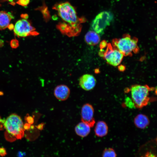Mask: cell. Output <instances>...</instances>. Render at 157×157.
Returning <instances> with one entry per match:
<instances>
[{
	"label": "cell",
	"instance_id": "cell-1",
	"mask_svg": "<svg viewBox=\"0 0 157 157\" xmlns=\"http://www.w3.org/2000/svg\"><path fill=\"white\" fill-rule=\"evenodd\" d=\"M53 9L57 11L59 16L65 24L81 28V24L85 20L77 16L75 8L69 2H65L55 4Z\"/></svg>",
	"mask_w": 157,
	"mask_h": 157
},
{
	"label": "cell",
	"instance_id": "cell-2",
	"mask_svg": "<svg viewBox=\"0 0 157 157\" xmlns=\"http://www.w3.org/2000/svg\"><path fill=\"white\" fill-rule=\"evenodd\" d=\"M138 42V38L135 37L132 38L129 34H126L122 38L113 39L112 45L124 56H131L133 53H136L139 51Z\"/></svg>",
	"mask_w": 157,
	"mask_h": 157
},
{
	"label": "cell",
	"instance_id": "cell-3",
	"mask_svg": "<svg viewBox=\"0 0 157 157\" xmlns=\"http://www.w3.org/2000/svg\"><path fill=\"white\" fill-rule=\"evenodd\" d=\"M147 85H135L131 88V99L135 107L140 108L147 105L149 100V92L153 89Z\"/></svg>",
	"mask_w": 157,
	"mask_h": 157
},
{
	"label": "cell",
	"instance_id": "cell-4",
	"mask_svg": "<svg viewBox=\"0 0 157 157\" xmlns=\"http://www.w3.org/2000/svg\"><path fill=\"white\" fill-rule=\"evenodd\" d=\"M23 125L21 117L13 113L7 118L4 123V126L8 133L17 139H21L24 135Z\"/></svg>",
	"mask_w": 157,
	"mask_h": 157
},
{
	"label": "cell",
	"instance_id": "cell-5",
	"mask_svg": "<svg viewBox=\"0 0 157 157\" xmlns=\"http://www.w3.org/2000/svg\"><path fill=\"white\" fill-rule=\"evenodd\" d=\"M113 15L109 11H104L99 13L92 21L91 28L98 34H102L106 27L113 20Z\"/></svg>",
	"mask_w": 157,
	"mask_h": 157
},
{
	"label": "cell",
	"instance_id": "cell-6",
	"mask_svg": "<svg viewBox=\"0 0 157 157\" xmlns=\"http://www.w3.org/2000/svg\"><path fill=\"white\" fill-rule=\"evenodd\" d=\"M15 35L18 37H25L30 35H37L39 33L26 19H24L18 21L13 29Z\"/></svg>",
	"mask_w": 157,
	"mask_h": 157
},
{
	"label": "cell",
	"instance_id": "cell-7",
	"mask_svg": "<svg viewBox=\"0 0 157 157\" xmlns=\"http://www.w3.org/2000/svg\"><path fill=\"white\" fill-rule=\"evenodd\" d=\"M103 56L108 63L116 66L121 63L124 56L117 49L109 43L107 44Z\"/></svg>",
	"mask_w": 157,
	"mask_h": 157
},
{
	"label": "cell",
	"instance_id": "cell-8",
	"mask_svg": "<svg viewBox=\"0 0 157 157\" xmlns=\"http://www.w3.org/2000/svg\"><path fill=\"white\" fill-rule=\"evenodd\" d=\"M94 114V109L91 105L87 103L83 106L81 111V121L88 124L91 127L93 126L95 122Z\"/></svg>",
	"mask_w": 157,
	"mask_h": 157
},
{
	"label": "cell",
	"instance_id": "cell-9",
	"mask_svg": "<svg viewBox=\"0 0 157 157\" xmlns=\"http://www.w3.org/2000/svg\"><path fill=\"white\" fill-rule=\"evenodd\" d=\"M96 79L92 75L85 74L82 75L79 78V84L83 89L89 91L93 89L95 86Z\"/></svg>",
	"mask_w": 157,
	"mask_h": 157
},
{
	"label": "cell",
	"instance_id": "cell-10",
	"mask_svg": "<svg viewBox=\"0 0 157 157\" xmlns=\"http://www.w3.org/2000/svg\"><path fill=\"white\" fill-rule=\"evenodd\" d=\"M70 90L69 88L65 85H57L54 90V94L55 97L60 101L66 100L69 97Z\"/></svg>",
	"mask_w": 157,
	"mask_h": 157
},
{
	"label": "cell",
	"instance_id": "cell-11",
	"mask_svg": "<svg viewBox=\"0 0 157 157\" xmlns=\"http://www.w3.org/2000/svg\"><path fill=\"white\" fill-rule=\"evenodd\" d=\"M90 127L88 124L82 121L76 126L75 131L78 135L82 137H84L90 133Z\"/></svg>",
	"mask_w": 157,
	"mask_h": 157
},
{
	"label": "cell",
	"instance_id": "cell-12",
	"mask_svg": "<svg viewBox=\"0 0 157 157\" xmlns=\"http://www.w3.org/2000/svg\"><path fill=\"white\" fill-rule=\"evenodd\" d=\"M85 40L88 45L95 46L100 42V38L97 33L93 31H90L85 35Z\"/></svg>",
	"mask_w": 157,
	"mask_h": 157
},
{
	"label": "cell",
	"instance_id": "cell-13",
	"mask_svg": "<svg viewBox=\"0 0 157 157\" xmlns=\"http://www.w3.org/2000/svg\"><path fill=\"white\" fill-rule=\"evenodd\" d=\"M13 17L10 13L5 11H0V30H4L8 27Z\"/></svg>",
	"mask_w": 157,
	"mask_h": 157
},
{
	"label": "cell",
	"instance_id": "cell-14",
	"mask_svg": "<svg viewBox=\"0 0 157 157\" xmlns=\"http://www.w3.org/2000/svg\"><path fill=\"white\" fill-rule=\"evenodd\" d=\"M134 122L136 126L141 129L145 128L149 123L148 117L146 115L142 114H139L135 117Z\"/></svg>",
	"mask_w": 157,
	"mask_h": 157
},
{
	"label": "cell",
	"instance_id": "cell-15",
	"mask_svg": "<svg viewBox=\"0 0 157 157\" xmlns=\"http://www.w3.org/2000/svg\"><path fill=\"white\" fill-rule=\"evenodd\" d=\"M108 131V126L106 122L99 121L97 123L94 129L96 135L99 137L104 136L107 134Z\"/></svg>",
	"mask_w": 157,
	"mask_h": 157
},
{
	"label": "cell",
	"instance_id": "cell-16",
	"mask_svg": "<svg viewBox=\"0 0 157 157\" xmlns=\"http://www.w3.org/2000/svg\"><path fill=\"white\" fill-rule=\"evenodd\" d=\"M102 156L104 157H115L117 154L114 150L112 148L105 149L102 153Z\"/></svg>",
	"mask_w": 157,
	"mask_h": 157
},
{
	"label": "cell",
	"instance_id": "cell-17",
	"mask_svg": "<svg viewBox=\"0 0 157 157\" xmlns=\"http://www.w3.org/2000/svg\"><path fill=\"white\" fill-rule=\"evenodd\" d=\"M125 103L127 106L129 108H133L135 107L134 103L131 99L129 97H127L125 99Z\"/></svg>",
	"mask_w": 157,
	"mask_h": 157
},
{
	"label": "cell",
	"instance_id": "cell-18",
	"mask_svg": "<svg viewBox=\"0 0 157 157\" xmlns=\"http://www.w3.org/2000/svg\"><path fill=\"white\" fill-rule=\"evenodd\" d=\"M11 47L13 49L17 48L19 46V42L18 40L16 39L12 40L10 42Z\"/></svg>",
	"mask_w": 157,
	"mask_h": 157
},
{
	"label": "cell",
	"instance_id": "cell-19",
	"mask_svg": "<svg viewBox=\"0 0 157 157\" xmlns=\"http://www.w3.org/2000/svg\"><path fill=\"white\" fill-rule=\"evenodd\" d=\"M29 2L30 0H18L17 3L22 6H26Z\"/></svg>",
	"mask_w": 157,
	"mask_h": 157
},
{
	"label": "cell",
	"instance_id": "cell-20",
	"mask_svg": "<svg viewBox=\"0 0 157 157\" xmlns=\"http://www.w3.org/2000/svg\"><path fill=\"white\" fill-rule=\"evenodd\" d=\"M25 119L28 123L31 124H33L34 123L33 118L32 116H29L28 114H27L25 117Z\"/></svg>",
	"mask_w": 157,
	"mask_h": 157
},
{
	"label": "cell",
	"instance_id": "cell-21",
	"mask_svg": "<svg viewBox=\"0 0 157 157\" xmlns=\"http://www.w3.org/2000/svg\"><path fill=\"white\" fill-rule=\"evenodd\" d=\"M6 149L4 147H0V156H4L7 155Z\"/></svg>",
	"mask_w": 157,
	"mask_h": 157
},
{
	"label": "cell",
	"instance_id": "cell-22",
	"mask_svg": "<svg viewBox=\"0 0 157 157\" xmlns=\"http://www.w3.org/2000/svg\"><path fill=\"white\" fill-rule=\"evenodd\" d=\"M31 125V124L28 123H25L23 125V128L25 130H28L30 129Z\"/></svg>",
	"mask_w": 157,
	"mask_h": 157
},
{
	"label": "cell",
	"instance_id": "cell-23",
	"mask_svg": "<svg viewBox=\"0 0 157 157\" xmlns=\"http://www.w3.org/2000/svg\"><path fill=\"white\" fill-rule=\"evenodd\" d=\"M26 155V153L25 152L21 151H18L17 154V156L18 157H23L25 156Z\"/></svg>",
	"mask_w": 157,
	"mask_h": 157
},
{
	"label": "cell",
	"instance_id": "cell-24",
	"mask_svg": "<svg viewBox=\"0 0 157 157\" xmlns=\"http://www.w3.org/2000/svg\"><path fill=\"white\" fill-rule=\"evenodd\" d=\"M107 44L105 41H103L100 44V46L101 49L106 47L107 45Z\"/></svg>",
	"mask_w": 157,
	"mask_h": 157
},
{
	"label": "cell",
	"instance_id": "cell-25",
	"mask_svg": "<svg viewBox=\"0 0 157 157\" xmlns=\"http://www.w3.org/2000/svg\"><path fill=\"white\" fill-rule=\"evenodd\" d=\"M14 26L13 25V24H10L8 25V29L11 30L13 29L14 28Z\"/></svg>",
	"mask_w": 157,
	"mask_h": 157
},
{
	"label": "cell",
	"instance_id": "cell-26",
	"mask_svg": "<svg viewBox=\"0 0 157 157\" xmlns=\"http://www.w3.org/2000/svg\"><path fill=\"white\" fill-rule=\"evenodd\" d=\"M21 16L23 19H26L28 17V15L26 14H22L21 15Z\"/></svg>",
	"mask_w": 157,
	"mask_h": 157
},
{
	"label": "cell",
	"instance_id": "cell-27",
	"mask_svg": "<svg viewBox=\"0 0 157 157\" xmlns=\"http://www.w3.org/2000/svg\"><path fill=\"white\" fill-rule=\"evenodd\" d=\"M5 120H6L4 119H2L0 117V124L1 123L4 124Z\"/></svg>",
	"mask_w": 157,
	"mask_h": 157
},
{
	"label": "cell",
	"instance_id": "cell-28",
	"mask_svg": "<svg viewBox=\"0 0 157 157\" xmlns=\"http://www.w3.org/2000/svg\"><path fill=\"white\" fill-rule=\"evenodd\" d=\"M42 124H40L38 126H37V127L39 129H42Z\"/></svg>",
	"mask_w": 157,
	"mask_h": 157
},
{
	"label": "cell",
	"instance_id": "cell-29",
	"mask_svg": "<svg viewBox=\"0 0 157 157\" xmlns=\"http://www.w3.org/2000/svg\"><path fill=\"white\" fill-rule=\"evenodd\" d=\"M34 128V126H33V125H31L30 127V129H33Z\"/></svg>",
	"mask_w": 157,
	"mask_h": 157
},
{
	"label": "cell",
	"instance_id": "cell-30",
	"mask_svg": "<svg viewBox=\"0 0 157 157\" xmlns=\"http://www.w3.org/2000/svg\"><path fill=\"white\" fill-rule=\"evenodd\" d=\"M3 94L2 92H0V95H3Z\"/></svg>",
	"mask_w": 157,
	"mask_h": 157
}]
</instances>
